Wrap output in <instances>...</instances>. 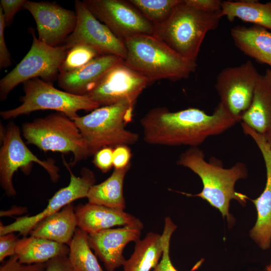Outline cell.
I'll return each instance as SVG.
<instances>
[{
	"mask_svg": "<svg viewBox=\"0 0 271 271\" xmlns=\"http://www.w3.org/2000/svg\"><path fill=\"white\" fill-rule=\"evenodd\" d=\"M6 27L3 12L0 8V68H7L12 64L11 57L5 40L4 31Z\"/></svg>",
	"mask_w": 271,
	"mask_h": 271,
	"instance_id": "d590c367",
	"label": "cell"
},
{
	"mask_svg": "<svg viewBox=\"0 0 271 271\" xmlns=\"http://www.w3.org/2000/svg\"><path fill=\"white\" fill-rule=\"evenodd\" d=\"M77 228L75 208L71 203L40 221L29 235L69 245Z\"/></svg>",
	"mask_w": 271,
	"mask_h": 271,
	"instance_id": "ffe728a7",
	"label": "cell"
},
{
	"mask_svg": "<svg viewBox=\"0 0 271 271\" xmlns=\"http://www.w3.org/2000/svg\"><path fill=\"white\" fill-rule=\"evenodd\" d=\"M63 163L70 175L69 184L57 191L49 200L46 207L40 213L31 216H22L5 225L1 222L0 235L18 232L23 237L30 234L34 227L46 217L60 211L66 205L76 200L87 197L88 191L95 184V178L93 173L86 168L81 171V176H76L72 172L64 159Z\"/></svg>",
	"mask_w": 271,
	"mask_h": 271,
	"instance_id": "4fadbf2b",
	"label": "cell"
},
{
	"mask_svg": "<svg viewBox=\"0 0 271 271\" xmlns=\"http://www.w3.org/2000/svg\"><path fill=\"white\" fill-rule=\"evenodd\" d=\"M130 166L131 164L124 168L114 169L105 181L92 186L86 197L88 202L124 210L123 183Z\"/></svg>",
	"mask_w": 271,
	"mask_h": 271,
	"instance_id": "d4e9b609",
	"label": "cell"
},
{
	"mask_svg": "<svg viewBox=\"0 0 271 271\" xmlns=\"http://www.w3.org/2000/svg\"><path fill=\"white\" fill-rule=\"evenodd\" d=\"M220 16H226L231 22L237 18L271 30V2L223 1Z\"/></svg>",
	"mask_w": 271,
	"mask_h": 271,
	"instance_id": "484cf974",
	"label": "cell"
},
{
	"mask_svg": "<svg viewBox=\"0 0 271 271\" xmlns=\"http://www.w3.org/2000/svg\"><path fill=\"white\" fill-rule=\"evenodd\" d=\"M236 46L258 62L271 66V32L254 25L247 28L236 26L231 30Z\"/></svg>",
	"mask_w": 271,
	"mask_h": 271,
	"instance_id": "44dd1931",
	"label": "cell"
},
{
	"mask_svg": "<svg viewBox=\"0 0 271 271\" xmlns=\"http://www.w3.org/2000/svg\"><path fill=\"white\" fill-rule=\"evenodd\" d=\"M220 11H204L182 0L164 22L155 25L153 36L182 56L196 60L207 33L219 25Z\"/></svg>",
	"mask_w": 271,
	"mask_h": 271,
	"instance_id": "277c9868",
	"label": "cell"
},
{
	"mask_svg": "<svg viewBox=\"0 0 271 271\" xmlns=\"http://www.w3.org/2000/svg\"><path fill=\"white\" fill-rule=\"evenodd\" d=\"M135 103L122 100L99 107L74 120L86 142L90 156L104 147L131 145L139 140V134L125 128L132 119Z\"/></svg>",
	"mask_w": 271,
	"mask_h": 271,
	"instance_id": "5b68a950",
	"label": "cell"
},
{
	"mask_svg": "<svg viewBox=\"0 0 271 271\" xmlns=\"http://www.w3.org/2000/svg\"><path fill=\"white\" fill-rule=\"evenodd\" d=\"M112 147H104L98 151L94 155L93 163L102 173L108 172L113 167Z\"/></svg>",
	"mask_w": 271,
	"mask_h": 271,
	"instance_id": "1f68e13d",
	"label": "cell"
},
{
	"mask_svg": "<svg viewBox=\"0 0 271 271\" xmlns=\"http://www.w3.org/2000/svg\"><path fill=\"white\" fill-rule=\"evenodd\" d=\"M23 84L24 95L21 99L22 104L14 109L1 111L0 115L4 119L50 109L63 113L74 120L79 116V110H93L99 107L87 95H77L59 90L40 78L29 80Z\"/></svg>",
	"mask_w": 271,
	"mask_h": 271,
	"instance_id": "52a82bcc",
	"label": "cell"
},
{
	"mask_svg": "<svg viewBox=\"0 0 271 271\" xmlns=\"http://www.w3.org/2000/svg\"><path fill=\"white\" fill-rule=\"evenodd\" d=\"M241 120L263 136L271 132V88L264 75H260L250 105Z\"/></svg>",
	"mask_w": 271,
	"mask_h": 271,
	"instance_id": "7402d4cb",
	"label": "cell"
},
{
	"mask_svg": "<svg viewBox=\"0 0 271 271\" xmlns=\"http://www.w3.org/2000/svg\"><path fill=\"white\" fill-rule=\"evenodd\" d=\"M238 121L219 102L212 114L196 108L171 112L165 107H156L140 122L147 144L197 147L208 138L223 133Z\"/></svg>",
	"mask_w": 271,
	"mask_h": 271,
	"instance_id": "6da1fadb",
	"label": "cell"
},
{
	"mask_svg": "<svg viewBox=\"0 0 271 271\" xmlns=\"http://www.w3.org/2000/svg\"><path fill=\"white\" fill-rule=\"evenodd\" d=\"M77 227L88 234L141 221L124 210L88 202L75 208Z\"/></svg>",
	"mask_w": 271,
	"mask_h": 271,
	"instance_id": "d6986e66",
	"label": "cell"
},
{
	"mask_svg": "<svg viewBox=\"0 0 271 271\" xmlns=\"http://www.w3.org/2000/svg\"><path fill=\"white\" fill-rule=\"evenodd\" d=\"M33 37L31 47L21 62L0 80V99L5 100L18 85L26 81L40 78L51 83L58 78L60 67L68 49L64 46L51 47L36 37L31 29Z\"/></svg>",
	"mask_w": 271,
	"mask_h": 271,
	"instance_id": "ba28073f",
	"label": "cell"
},
{
	"mask_svg": "<svg viewBox=\"0 0 271 271\" xmlns=\"http://www.w3.org/2000/svg\"><path fill=\"white\" fill-rule=\"evenodd\" d=\"M126 65L150 82L161 79L178 81L195 71L196 60L186 58L153 35H142L123 41Z\"/></svg>",
	"mask_w": 271,
	"mask_h": 271,
	"instance_id": "7a4b0ae2",
	"label": "cell"
},
{
	"mask_svg": "<svg viewBox=\"0 0 271 271\" xmlns=\"http://www.w3.org/2000/svg\"><path fill=\"white\" fill-rule=\"evenodd\" d=\"M143 227L141 222L88 234L89 245L107 271H115L124 265L126 261L123 254L125 247L128 243L140 239Z\"/></svg>",
	"mask_w": 271,
	"mask_h": 271,
	"instance_id": "2e32d148",
	"label": "cell"
},
{
	"mask_svg": "<svg viewBox=\"0 0 271 271\" xmlns=\"http://www.w3.org/2000/svg\"><path fill=\"white\" fill-rule=\"evenodd\" d=\"M101 55L93 49L83 45H75L69 49L59 69V74L70 72L85 65Z\"/></svg>",
	"mask_w": 271,
	"mask_h": 271,
	"instance_id": "f1b7e54d",
	"label": "cell"
},
{
	"mask_svg": "<svg viewBox=\"0 0 271 271\" xmlns=\"http://www.w3.org/2000/svg\"><path fill=\"white\" fill-rule=\"evenodd\" d=\"M177 226L169 217L165 219L163 233L165 234V242L161 259L153 271H178L173 265L170 257V243L172 234L176 229Z\"/></svg>",
	"mask_w": 271,
	"mask_h": 271,
	"instance_id": "f546056e",
	"label": "cell"
},
{
	"mask_svg": "<svg viewBox=\"0 0 271 271\" xmlns=\"http://www.w3.org/2000/svg\"><path fill=\"white\" fill-rule=\"evenodd\" d=\"M2 146L0 151V185L8 197L17 195L13 183V177L19 169H23L27 174L30 171L33 162L41 166L48 172L51 180L57 182L60 178L59 168L54 160L42 161L27 147L23 141L20 128L10 122L6 129L1 126Z\"/></svg>",
	"mask_w": 271,
	"mask_h": 271,
	"instance_id": "9c48e42d",
	"label": "cell"
},
{
	"mask_svg": "<svg viewBox=\"0 0 271 271\" xmlns=\"http://www.w3.org/2000/svg\"><path fill=\"white\" fill-rule=\"evenodd\" d=\"M263 137H264L266 141L269 144L270 148L271 149V132H270L269 133H268L267 134Z\"/></svg>",
	"mask_w": 271,
	"mask_h": 271,
	"instance_id": "60d3db41",
	"label": "cell"
},
{
	"mask_svg": "<svg viewBox=\"0 0 271 271\" xmlns=\"http://www.w3.org/2000/svg\"><path fill=\"white\" fill-rule=\"evenodd\" d=\"M69 245L30 235L19 239L15 254L24 264L44 263L59 256L68 255Z\"/></svg>",
	"mask_w": 271,
	"mask_h": 271,
	"instance_id": "603a6c76",
	"label": "cell"
},
{
	"mask_svg": "<svg viewBox=\"0 0 271 271\" xmlns=\"http://www.w3.org/2000/svg\"><path fill=\"white\" fill-rule=\"evenodd\" d=\"M26 2V0H1L0 8L3 12L6 27L11 25L16 14Z\"/></svg>",
	"mask_w": 271,
	"mask_h": 271,
	"instance_id": "e575fe53",
	"label": "cell"
},
{
	"mask_svg": "<svg viewBox=\"0 0 271 271\" xmlns=\"http://www.w3.org/2000/svg\"><path fill=\"white\" fill-rule=\"evenodd\" d=\"M165 242V234L150 232L136 243L134 250L126 260L123 271H150L159 262Z\"/></svg>",
	"mask_w": 271,
	"mask_h": 271,
	"instance_id": "cb8c5ba5",
	"label": "cell"
},
{
	"mask_svg": "<svg viewBox=\"0 0 271 271\" xmlns=\"http://www.w3.org/2000/svg\"><path fill=\"white\" fill-rule=\"evenodd\" d=\"M264 76L271 88V69H267Z\"/></svg>",
	"mask_w": 271,
	"mask_h": 271,
	"instance_id": "ab89813d",
	"label": "cell"
},
{
	"mask_svg": "<svg viewBox=\"0 0 271 271\" xmlns=\"http://www.w3.org/2000/svg\"><path fill=\"white\" fill-rule=\"evenodd\" d=\"M19 238L14 233L0 235V261H4L8 256L15 254Z\"/></svg>",
	"mask_w": 271,
	"mask_h": 271,
	"instance_id": "d6a6232c",
	"label": "cell"
},
{
	"mask_svg": "<svg viewBox=\"0 0 271 271\" xmlns=\"http://www.w3.org/2000/svg\"><path fill=\"white\" fill-rule=\"evenodd\" d=\"M22 131L28 144L44 152H71L72 165L90 156L86 141L74 121L57 112L25 122Z\"/></svg>",
	"mask_w": 271,
	"mask_h": 271,
	"instance_id": "8992f818",
	"label": "cell"
},
{
	"mask_svg": "<svg viewBox=\"0 0 271 271\" xmlns=\"http://www.w3.org/2000/svg\"><path fill=\"white\" fill-rule=\"evenodd\" d=\"M185 2L195 8L206 12L221 10L222 1L220 0H184Z\"/></svg>",
	"mask_w": 271,
	"mask_h": 271,
	"instance_id": "74e56055",
	"label": "cell"
},
{
	"mask_svg": "<svg viewBox=\"0 0 271 271\" xmlns=\"http://www.w3.org/2000/svg\"><path fill=\"white\" fill-rule=\"evenodd\" d=\"M93 15L123 42L137 35H153L155 25L128 1L84 0Z\"/></svg>",
	"mask_w": 271,
	"mask_h": 271,
	"instance_id": "8fae6325",
	"label": "cell"
},
{
	"mask_svg": "<svg viewBox=\"0 0 271 271\" xmlns=\"http://www.w3.org/2000/svg\"><path fill=\"white\" fill-rule=\"evenodd\" d=\"M45 263H22L14 255L3 262L0 266V271H44Z\"/></svg>",
	"mask_w": 271,
	"mask_h": 271,
	"instance_id": "4dcf8cb0",
	"label": "cell"
},
{
	"mask_svg": "<svg viewBox=\"0 0 271 271\" xmlns=\"http://www.w3.org/2000/svg\"><path fill=\"white\" fill-rule=\"evenodd\" d=\"M177 164L189 168L202 180V191L191 196L206 200L218 209L223 217L230 218L229 208L231 200L240 203L246 202L247 196L237 192L234 188L236 182L247 175L244 163L238 162L230 168L225 169L216 161H206L202 150L197 147H191L180 155Z\"/></svg>",
	"mask_w": 271,
	"mask_h": 271,
	"instance_id": "3957f363",
	"label": "cell"
},
{
	"mask_svg": "<svg viewBox=\"0 0 271 271\" xmlns=\"http://www.w3.org/2000/svg\"><path fill=\"white\" fill-rule=\"evenodd\" d=\"M260 75L248 60L225 68L217 77L215 88L220 102L239 121L250 105Z\"/></svg>",
	"mask_w": 271,
	"mask_h": 271,
	"instance_id": "30bf717a",
	"label": "cell"
},
{
	"mask_svg": "<svg viewBox=\"0 0 271 271\" xmlns=\"http://www.w3.org/2000/svg\"><path fill=\"white\" fill-rule=\"evenodd\" d=\"M263 271H271V260L269 263L266 265Z\"/></svg>",
	"mask_w": 271,
	"mask_h": 271,
	"instance_id": "b9f144b4",
	"label": "cell"
},
{
	"mask_svg": "<svg viewBox=\"0 0 271 271\" xmlns=\"http://www.w3.org/2000/svg\"><path fill=\"white\" fill-rule=\"evenodd\" d=\"M74 5L76 25L63 45L69 50L75 45H83L101 55H116L124 59L126 50L124 43L97 20L83 1L76 0Z\"/></svg>",
	"mask_w": 271,
	"mask_h": 271,
	"instance_id": "5bb4252c",
	"label": "cell"
},
{
	"mask_svg": "<svg viewBox=\"0 0 271 271\" xmlns=\"http://www.w3.org/2000/svg\"><path fill=\"white\" fill-rule=\"evenodd\" d=\"M69 247L68 257L76 271H105L92 251L87 233L77 227Z\"/></svg>",
	"mask_w": 271,
	"mask_h": 271,
	"instance_id": "4316f807",
	"label": "cell"
},
{
	"mask_svg": "<svg viewBox=\"0 0 271 271\" xmlns=\"http://www.w3.org/2000/svg\"><path fill=\"white\" fill-rule=\"evenodd\" d=\"M27 209V208L23 207H16L15 208L11 209L7 211H1V216H5V215H10L13 214H21L25 212Z\"/></svg>",
	"mask_w": 271,
	"mask_h": 271,
	"instance_id": "f35d334b",
	"label": "cell"
},
{
	"mask_svg": "<svg viewBox=\"0 0 271 271\" xmlns=\"http://www.w3.org/2000/svg\"><path fill=\"white\" fill-rule=\"evenodd\" d=\"M131 153L126 145H119L114 147L112 153V162L114 169H122L130 164Z\"/></svg>",
	"mask_w": 271,
	"mask_h": 271,
	"instance_id": "836d02e7",
	"label": "cell"
},
{
	"mask_svg": "<svg viewBox=\"0 0 271 271\" xmlns=\"http://www.w3.org/2000/svg\"><path fill=\"white\" fill-rule=\"evenodd\" d=\"M182 0H129L154 25L164 22Z\"/></svg>",
	"mask_w": 271,
	"mask_h": 271,
	"instance_id": "83f0119b",
	"label": "cell"
},
{
	"mask_svg": "<svg viewBox=\"0 0 271 271\" xmlns=\"http://www.w3.org/2000/svg\"><path fill=\"white\" fill-rule=\"evenodd\" d=\"M23 8L36 22L39 40L49 46L64 44L76 27L75 11L66 9L56 3L26 0Z\"/></svg>",
	"mask_w": 271,
	"mask_h": 271,
	"instance_id": "9a60e30c",
	"label": "cell"
},
{
	"mask_svg": "<svg viewBox=\"0 0 271 271\" xmlns=\"http://www.w3.org/2000/svg\"><path fill=\"white\" fill-rule=\"evenodd\" d=\"M123 60L116 55H99L77 69L60 73L58 85L68 93L84 95L109 69Z\"/></svg>",
	"mask_w": 271,
	"mask_h": 271,
	"instance_id": "ac0fdd59",
	"label": "cell"
},
{
	"mask_svg": "<svg viewBox=\"0 0 271 271\" xmlns=\"http://www.w3.org/2000/svg\"><path fill=\"white\" fill-rule=\"evenodd\" d=\"M254 141L263 158L266 181L261 195L252 200L256 209L257 219L250 235L259 247L265 250L269 248L271 244V149L263 136H257Z\"/></svg>",
	"mask_w": 271,
	"mask_h": 271,
	"instance_id": "e0dca14e",
	"label": "cell"
},
{
	"mask_svg": "<svg viewBox=\"0 0 271 271\" xmlns=\"http://www.w3.org/2000/svg\"><path fill=\"white\" fill-rule=\"evenodd\" d=\"M44 271H76L70 262L68 255L56 257L45 263Z\"/></svg>",
	"mask_w": 271,
	"mask_h": 271,
	"instance_id": "8d00e7d4",
	"label": "cell"
},
{
	"mask_svg": "<svg viewBox=\"0 0 271 271\" xmlns=\"http://www.w3.org/2000/svg\"><path fill=\"white\" fill-rule=\"evenodd\" d=\"M150 83L146 77L126 65L123 60L109 69L84 95L99 107L125 100L136 103Z\"/></svg>",
	"mask_w": 271,
	"mask_h": 271,
	"instance_id": "7c38bea8",
	"label": "cell"
}]
</instances>
